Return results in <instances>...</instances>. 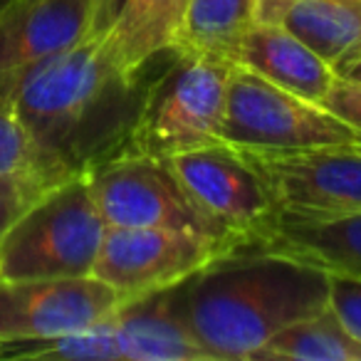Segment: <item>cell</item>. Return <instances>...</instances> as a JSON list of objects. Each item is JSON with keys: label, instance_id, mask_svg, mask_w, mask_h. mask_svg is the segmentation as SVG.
<instances>
[{"label": "cell", "instance_id": "1", "mask_svg": "<svg viewBox=\"0 0 361 361\" xmlns=\"http://www.w3.org/2000/svg\"><path fill=\"white\" fill-rule=\"evenodd\" d=\"M146 82L121 70L97 37L0 75L6 102L55 176L85 173L124 149Z\"/></svg>", "mask_w": 361, "mask_h": 361}, {"label": "cell", "instance_id": "2", "mask_svg": "<svg viewBox=\"0 0 361 361\" xmlns=\"http://www.w3.org/2000/svg\"><path fill=\"white\" fill-rule=\"evenodd\" d=\"M176 312L208 359H255L287 324L326 310L329 270L250 243L169 287Z\"/></svg>", "mask_w": 361, "mask_h": 361}, {"label": "cell", "instance_id": "3", "mask_svg": "<svg viewBox=\"0 0 361 361\" xmlns=\"http://www.w3.org/2000/svg\"><path fill=\"white\" fill-rule=\"evenodd\" d=\"M106 228L87 176H65L0 235V280L94 275Z\"/></svg>", "mask_w": 361, "mask_h": 361}, {"label": "cell", "instance_id": "4", "mask_svg": "<svg viewBox=\"0 0 361 361\" xmlns=\"http://www.w3.org/2000/svg\"><path fill=\"white\" fill-rule=\"evenodd\" d=\"M233 70L228 57L176 52L173 65L146 85L124 149L171 159L221 141Z\"/></svg>", "mask_w": 361, "mask_h": 361}, {"label": "cell", "instance_id": "5", "mask_svg": "<svg viewBox=\"0 0 361 361\" xmlns=\"http://www.w3.org/2000/svg\"><path fill=\"white\" fill-rule=\"evenodd\" d=\"M85 176L109 226L171 228L233 247L250 245L191 196L166 159L119 149L90 166Z\"/></svg>", "mask_w": 361, "mask_h": 361}, {"label": "cell", "instance_id": "6", "mask_svg": "<svg viewBox=\"0 0 361 361\" xmlns=\"http://www.w3.org/2000/svg\"><path fill=\"white\" fill-rule=\"evenodd\" d=\"M221 141L250 151H297L361 144V131L319 102L235 65L228 87Z\"/></svg>", "mask_w": 361, "mask_h": 361}, {"label": "cell", "instance_id": "7", "mask_svg": "<svg viewBox=\"0 0 361 361\" xmlns=\"http://www.w3.org/2000/svg\"><path fill=\"white\" fill-rule=\"evenodd\" d=\"M191 196L226 228L262 245L280 206L250 156L226 141L166 159Z\"/></svg>", "mask_w": 361, "mask_h": 361}, {"label": "cell", "instance_id": "8", "mask_svg": "<svg viewBox=\"0 0 361 361\" xmlns=\"http://www.w3.org/2000/svg\"><path fill=\"white\" fill-rule=\"evenodd\" d=\"M231 250L235 247L186 231L109 226L94 275L121 292L124 300H134L188 280Z\"/></svg>", "mask_w": 361, "mask_h": 361}, {"label": "cell", "instance_id": "9", "mask_svg": "<svg viewBox=\"0 0 361 361\" xmlns=\"http://www.w3.org/2000/svg\"><path fill=\"white\" fill-rule=\"evenodd\" d=\"M124 302L121 292L97 275L0 280V346L90 329Z\"/></svg>", "mask_w": 361, "mask_h": 361}, {"label": "cell", "instance_id": "10", "mask_svg": "<svg viewBox=\"0 0 361 361\" xmlns=\"http://www.w3.org/2000/svg\"><path fill=\"white\" fill-rule=\"evenodd\" d=\"M243 151L265 176L280 211L300 216L361 213V144Z\"/></svg>", "mask_w": 361, "mask_h": 361}, {"label": "cell", "instance_id": "11", "mask_svg": "<svg viewBox=\"0 0 361 361\" xmlns=\"http://www.w3.org/2000/svg\"><path fill=\"white\" fill-rule=\"evenodd\" d=\"M97 0H13L0 11V75L75 47L92 32Z\"/></svg>", "mask_w": 361, "mask_h": 361}, {"label": "cell", "instance_id": "12", "mask_svg": "<svg viewBox=\"0 0 361 361\" xmlns=\"http://www.w3.org/2000/svg\"><path fill=\"white\" fill-rule=\"evenodd\" d=\"M231 60L319 104L339 77L285 23H255L231 52Z\"/></svg>", "mask_w": 361, "mask_h": 361}, {"label": "cell", "instance_id": "13", "mask_svg": "<svg viewBox=\"0 0 361 361\" xmlns=\"http://www.w3.org/2000/svg\"><path fill=\"white\" fill-rule=\"evenodd\" d=\"M119 361H211L171 302L169 287L126 300L111 314Z\"/></svg>", "mask_w": 361, "mask_h": 361}, {"label": "cell", "instance_id": "14", "mask_svg": "<svg viewBox=\"0 0 361 361\" xmlns=\"http://www.w3.org/2000/svg\"><path fill=\"white\" fill-rule=\"evenodd\" d=\"M183 11L186 0H124L97 40L121 70L141 75L151 60L173 52Z\"/></svg>", "mask_w": 361, "mask_h": 361}, {"label": "cell", "instance_id": "15", "mask_svg": "<svg viewBox=\"0 0 361 361\" xmlns=\"http://www.w3.org/2000/svg\"><path fill=\"white\" fill-rule=\"evenodd\" d=\"M262 245L300 255L326 270L361 275V213L300 216L280 211Z\"/></svg>", "mask_w": 361, "mask_h": 361}, {"label": "cell", "instance_id": "16", "mask_svg": "<svg viewBox=\"0 0 361 361\" xmlns=\"http://www.w3.org/2000/svg\"><path fill=\"white\" fill-rule=\"evenodd\" d=\"M282 23L334 70L361 50V0H297Z\"/></svg>", "mask_w": 361, "mask_h": 361}, {"label": "cell", "instance_id": "17", "mask_svg": "<svg viewBox=\"0 0 361 361\" xmlns=\"http://www.w3.org/2000/svg\"><path fill=\"white\" fill-rule=\"evenodd\" d=\"M257 0H186L173 52L228 57L255 25Z\"/></svg>", "mask_w": 361, "mask_h": 361}, {"label": "cell", "instance_id": "18", "mask_svg": "<svg viewBox=\"0 0 361 361\" xmlns=\"http://www.w3.org/2000/svg\"><path fill=\"white\" fill-rule=\"evenodd\" d=\"M255 359H292V361H361V341L341 326L334 312L326 310L297 319L280 329Z\"/></svg>", "mask_w": 361, "mask_h": 361}, {"label": "cell", "instance_id": "19", "mask_svg": "<svg viewBox=\"0 0 361 361\" xmlns=\"http://www.w3.org/2000/svg\"><path fill=\"white\" fill-rule=\"evenodd\" d=\"M0 359H35V361H119L111 317L90 329L72 331L55 339L20 341L0 346Z\"/></svg>", "mask_w": 361, "mask_h": 361}, {"label": "cell", "instance_id": "20", "mask_svg": "<svg viewBox=\"0 0 361 361\" xmlns=\"http://www.w3.org/2000/svg\"><path fill=\"white\" fill-rule=\"evenodd\" d=\"M0 173H32L50 180L65 178L47 169L35 141L6 102H0Z\"/></svg>", "mask_w": 361, "mask_h": 361}, {"label": "cell", "instance_id": "21", "mask_svg": "<svg viewBox=\"0 0 361 361\" xmlns=\"http://www.w3.org/2000/svg\"><path fill=\"white\" fill-rule=\"evenodd\" d=\"M326 307L334 312L346 331L361 341V275L346 270H329Z\"/></svg>", "mask_w": 361, "mask_h": 361}, {"label": "cell", "instance_id": "22", "mask_svg": "<svg viewBox=\"0 0 361 361\" xmlns=\"http://www.w3.org/2000/svg\"><path fill=\"white\" fill-rule=\"evenodd\" d=\"M50 183L55 180L32 173H0V235Z\"/></svg>", "mask_w": 361, "mask_h": 361}, {"label": "cell", "instance_id": "23", "mask_svg": "<svg viewBox=\"0 0 361 361\" xmlns=\"http://www.w3.org/2000/svg\"><path fill=\"white\" fill-rule=\"evenodd\" d=\"M322 104L329 111H334L336 116H341L356 131H361V85L336 77V82L331 85L329 94L324 97Z\"/></svg>", "mask_w": 361, "mask_h": 361}, {"label": "cell", "instance_id": "24", "mask_svg": "<svg viewBox=\"0 0 361 361\" xmlns=\"http://www.w3.org/2000/svg\"><path fill=\"white\" fill-rule=\"evenodd\" d=\"M124 6V0H97L94 3V18H92V32L90 37H97L109 27L119 8Z\"/></svg>", "mask_w": 361, "mask_h": 361}, {"label": "cell", "instance_id": "25", "mask_svg": "<svg viewBox=\"0 0 361 361\" xmlns=\"http://www.w3.org/2000/svg\"><path fill=\"white\" fill-rule=\"evenodd\" d=\"M297 0H257L255 23H282Z\"/></svg>", "mask_w": 361, "mask_h": 361}, {"label": "cell", "instance_id": "26", "mask_svg": "<svg viewBox=\"0 0 361 361\" xmlns=\"http://www.w3.org/2000/svg\"><path fill=\"white\" fill-rule=\"evenodd\" d=\"M336 75H339L341 80H349V82H356V85H361V50L356 52L351 60H346L344 65L336 70Z\"/></svg>", "mask_w": 361, "mask_h": 361}, {"label": "cell", "instance_id": "27", "mask_svg": "<svg viewBox=\"0 0 361 361\" xmlns=\"http://www.w3.org/2000/svg\"><path fill=\"white\" fill-rule=\"evenodd\" d=\"M11 3H13V0H0V11H3V8H8Z\"/></svg>", "mask_w": 361, "mask_h": 361}]
</instances>
